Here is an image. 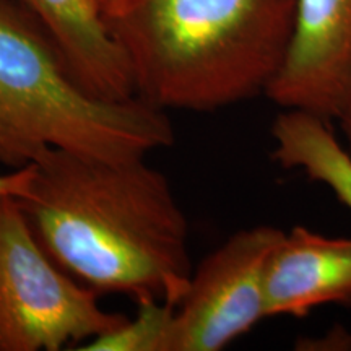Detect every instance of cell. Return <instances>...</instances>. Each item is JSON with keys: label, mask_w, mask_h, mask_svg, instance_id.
<instances>
[{"label": "cell", "mask_w": 351, "mask_h": 351, "mask_svg": "<svg viewBox=\"0 0 351 351\" xmlns=\"http://www.w3.org/2000/svg\"><path fill=\"white\" fill-rule=\"evenodd\" d=\"M267 317H304L324 304H351V238L285 231L265 267Z\"/></svg>", "instance_id": "7"}, {"label": "cell", "mask_w": 351, "mask_h": 351, "mask_svg": "<svg viewBox=\"0 0 351 351\" xmlns=\"http://www.w3.org/2000/svg\"><path fill=\"white\" fill-rule=\"evenodd\" d=\"M174 140L163 109L83 90L41 21L16 0H0V165L25 168L52 148L135 160Z\"/></svg>", "instance_id": "3"}, {"label": "cell", "mask_w": 351, "mask_h": 351, "mask_svg": "<svg viewBox=\"0 0 351 351\" xmlns=\"http://www.w3.org/2000/svg\"><path fill=\"white\" fill-rule=\"evenodd\" d=\"M125 319L44 251L16 197L0 199V351H59Z\"/></svg>", "instance_id": "4"}, {"label": "cell", "mask_w": 351, "mask_h": 351, "mask_svg": "<svg viewBox=\"0 0 351 351\" xmlns=\"http://www.w3.org/2000/svg\"><path fill=\"white\" fill-rule=\"evenodd\" d=\"M93 2L99 8V12L103 13L104 19L112 20L129 10L135 3V0H93Z\"/></svg>", "instance_id": "12"}, {"label": "cell", "mask_w": 351, "mask_h": 351, "mask_svg": "<svg viewBox=\"0 0 351 351\" xmlns=\"http://www.w3.org/2000/svg\"><path fill=\"white\" fill-rule=\"evenodd\" d=\"M16 199L44 251L85 287L181 304L194 271L189 223L168 178L145 158L52 148Z\"/></svg>", "instance_id": "1"}, {"label": "cell", "mask_w": 351, "mask_h": 351, "mask_svg": "<svg viewBox=\"0 0 351 351\" xmlns=\"http://www.w3.org/2000/svg\"><path fill=\"white\" fill-rule=\"evenodd\" d=\"M285 231L241 230L192 271L168 351H219L267 319L265 267Z\"/></svg>", "instance_id": "5"}, {"label": "cell", "mask_w": 351, "mask_h": 351, "mask_svg": "<svg viewBox=\"0 0 351 351\" xmlns=\"http://www.w3.org/2000/svg\"><path fill=\"white\" fill-rule=\"evenodd\" d=\"M351 95V0H296L287 59L265 96L337 121Z\"/></svg>", "instance_id": "6"}, {"label": "cell", "mask_w": 351, "mask_h": 351, "mask_svg": "<svg viewBox=\"0 0 351 351\" xmlns=\"http://www.w3.org/2000/svg\"><path fill=\"white\" fill-rule=\"evenodd\" d=\"M274 160L300 169L311 181L330 189L351 212V153L333 134L330 121L315 114L283 109L271 125Z\"/></svg>", "instance_id": "9"}, {"label": "cell", "mask_w": 351, "mask_h": 351, "mask_svg": "<svg viewBox=\"0 0 351 351\" xmlns=\"http://www.w3.org/2000/svg\"><path fill=\"white\" fill-rule=\"evenodd\" d=\"M135 317L95 337L77 350L83 351H168L176 306L160 300L137 301Z\"/></svg>", "instance_id": "10"}, {"label": "cell", "mask_w": 351, "mask_h": 351, "mask_svg": "<svg viewBox=\"0 0 351 351\" xmlns=\"http://www.w3.org/2000/svg\"><path fill=\"white\" fill-rule=\"evenodd\" d=\"M62 52L83 90L103 101L137 98L125 52L93 0H16Z\"/></svg>", "instance_id": "8"}, {"label": "cell", "mask_w": 351, "mask_h": 351, "mask_svg": "<svg viewBox=\"0 0 351 351\" xmlns=\"http://www.w3.org/2000/svg\"><path fill=\"white\" fill-rule=\"evenodd\" d=\"M337 122H339L341 134H343L345 137V147L348 148V152L351 153V95L348 101H346L343 111H341Z\"/></svg>", "instance_id": "13"}, {"label": "cell", "mask_w": 351, "mask_h": 351, "mask_svg": "<svg viewBox=\"0 0 351 351\" xmlns=\"http://www.w3.org/2000/svg\"><path fill=\"white\" fill-rule=\"evenodd\" d=\"M32 178V165L25 168L13 169L8 174H0V199L2 197H21L28 187Z\"/></svg>", "instance_id": "11"}, {"label": "cell", "mask_w": 351, "mask_h": 351, "mask_svg": "<svg viewBox=\"0 0 351 351\" xmlns=\"http://www.w3.org/2000/svg\"><path fill=\"white\" fill-rule=\"evenodd\" d=\"M295 12L296 0H135L108 23L140 99L210 112L267 93Z\"/></svg>", "instance_id": "2"}]
</instances>
